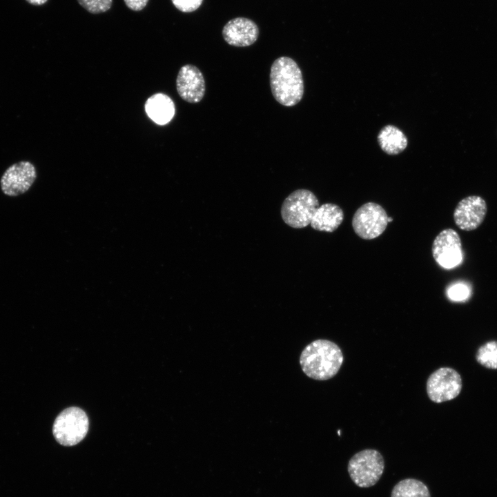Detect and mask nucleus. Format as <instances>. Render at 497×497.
<instances>
[{
  "mask_svg": "<svg viewBox=\"0 0 497 497\" xmlns=\"http://www.w3.org/2000/svg\"><path fill=\"white\" fill-rule=\"evenodd\" d=\"M88 418L81 409L72 407L62 411L52 426L53 436L60 445L73 446L81 442L88 431Z\"/></svg>",
  "mask_w": 497,
  "mask_h": 497,
  "instance_id": "nucleus-5",
  "label": "nucleus"
},
{
  "mask_svg": "<svg viewBox=\"0 0 497 497\" xmlns=\"http://www.w3.org/2000/svg\"><path fill=\"white\" fill-rule=\"evenodd\" d=\"M145 110L148 116L156 124L164 125L168 123L175 115V104L171 98L163 93H156L150 97Z\"/></svg>",
  "mask_w": 497,
  "mask_h": 497,
  "instance_id": "nucleus-14",
  "label": "nucleus"
},
{
  "mask_svg": "<svg viewBox=\"0 0 497 497\" xmlns=\"http://www.w3.org/2000/svg\"><path fill=\"white\" fill-rule=\"evenodd\" d=\"M225 41L233 46L246 47L253 44L259 36L257 24L250 19L237 17L228 21L223 28Z\"/></svg>",
  "mask_w": 497,
  "mask_h": 497,
  "instance_id": "nucleus-12",
  "label": "nucleus"
},
{
  "mask_svg": "<svg viewBox=\"0 0 497 497\" xmlns=\"http://www.w3.org/2000/svg\"><path fill=\"white\" fill-rule=\"evenodd\" d=\"M476 359L486 368L497 369V342L489 341L482 345L477 351Z\"/></svg>",
  "mask_w": 497,
  "mask_h": 497,
  "instance_id": "nucleus-17",
  "label": "nucleus"
},
{
  "mask_svg": "<svg viewBox=\"0 0 497 497\" xmlns=\"http://www.w3.org/2000/svg\"><path fill=\"white\" fill-rule=\"evenodd\" d=\"M469 289L464 284H456L449 288L447 295L453 301L460 302L469 297Z\"/></svg>",
  "mask_w": 497,
  "mask_h": 497,
  "instance_id": "nucleus-19",
  "label": "nucleus"
},
{
  "mask_svg": "<svg viewBox=\"0 0 497 497\" xmlns=\"http://www.w3.org/2000/svg\"><path fill=\"white\" fill-rule=\"evenodd\" d=\"M126 6L132 10L139 11L147 5L148 0H124Z\"/></svg>",
  "mask_w": 497,
  "mask_h": 497,
  "instance_id": "nucleus-21",
  "label": "nucleus"
},
{
  "mask_svg": "<svg viewBox=\"0 0 497 497\" xmlns=\"http://www.w3.org/2000/svg\"><path fill=\"white\" fill-rule=\"evenodd\" d=\"M392 220H393V219H392L391 217H388V222H391Z\"/></svg>",
  "mask_w": 497,
  "mask_h": 497,
  "instance_id": "nucleus-23",
  "label": "nucleus"
},
{
  "mask_svg": "<svg viewBox=\"0 0 497 497\" xmlns=\"http://www.w3.org/2000/svg\"><path fill=\"white\" fill-rule=\"evenodd\" d=\"M343 220L342 208L337 204L327 203L318 208L310 225L316 231L331 233L338 228Z\"/></svg>",
  "mask_w": 497,
  "mask_h": 497,
  "instance_id": "nucleus-13",
  "label": "nucleus"
},
{
  "mask_svg": "<svg viewBox=\"0 0 497 497\" xmlns=\"http://www.w3.org/2000/svg\"><path fill=\"white\" fill-rule=\"evenodd\" d=\"M391 497H431L428 487L422 481L406 478L392 489Z\"/></svg>",
  "mask_w": 497,
  "mask_h": 497,
  "instance_id": "nucleus-16",
  "label": "nucleus"
},
{
  "mask_svg": "<svg viewBox=\"0 0 497 497\" xmlns=\"http://www.w3.org/2000/svg\"><path fill=\"white\" fill-rule=\"evenodd\" d=\"M176 88L185 101L191 104L201 101L205 93V81L200 70L192 64L182 66L176 78Z\"/></svg>",
  "mask_w": 497,
  "mask_h": 497,
  "instance_id": "nucleus-11",
  "label": "nucleus"
},
{
  "mask_svg": "<svg viewBox=\"0 0 497 497\" xmlns=\"http://www.w3.org/2000/svg\"><path fill=\"white\" fill-rule=\"evenodd\" d=\"M378 141L381 149L388 155H397L402 152L408 144L403 132L392 125L385 126L381 129Z\"/></svg>",
  "mask_w": 497,
  "mask_h": 497,
  "instance_id": "nucleus-15",
  "label": "nucleus"
},
{
  "mask_svg": "<svg viewBox=\"0 0 497 497\" xmlns=\"http://www.w3.org/2000/svg\"><path fill=\"white\" fill-rule=\"evenodd\" d=\"M171 1L179 10L183 12H191L199 8L203 0H171Z\"/></svg>",
  "mask_w": 497,
  "mask_h": 497,
  "instance_id": "nucleus-20",
  "label": "nucleus"
},
{
  "mask_svg": "<svg viewBox=\"0 0 497 497\" xmlns=\"http://www.w3.org/2000/svg\"><path fill=\"white\" fill-rule=\"evenodd\" d=\"M319 206L318 199L313 192L304 188L298 189L284 200L281 216L288 226L302 228L310 224Z\"/></svg>",
  "mask_w": 497,
  "mask_h": 497,
  "instance_id": "nucleus-3",
  "label": "nucleus"
},
{
  "mask_svg": "<svg viewBox=\"0 0 497 497\" xmlns=\"http://www.w3.org/2000/svg\"><path fill=\"white\" fill-rule=\"evenodd\" d=\"M343 362L340 348L333 342L319 339L309 344L302 351L300 363L309 378L326 380L337 374Z\"/></svg>",
  "mask_w": 497,
  "mask_h": 497,
  "instance_id": "nucleus-1",
  "label": "nucleus"
},
{
  "mask_svg": "<svg viewBox=\"0 0 497 497\" xmlns=\"http://www.w3.org/2000/svg\"><path fill=\"white\" fill-rule=\"evenodd\" d=\"M384 460L376 449H367L354 454L348 462L347 469L352 481L359 487L375 485L381 478Z\"/></svg>",
  "mask_w": 497,
  "mask_h": 497,
  "instance_id": "nucleus-4",
  "label": "nucleus"
},
{
  "mask_svg": "<svg viewBox=\"0 0 497 497\" xmlns=\"http://www.w3.org/2000/svg\"><path fill=\"white\" fill-rule=\"evenodd\" d=\"M431 251L435 261L444 269H452L462 260V242L452 228L442 230L433 242Z\"/></svg>",
  "mask_w": 497,
  "mask_h": 497,
  "instance_id": "nucleus-8",
  "label": "nucleus"
},
{
  "mask_svg": "<svg viewBox=\"0 0 497 497\" xmlns=\"http://www.w3.org/2000/svg\"><path fill=\"white\" fill-rule=\"evenodd\" d=\"M26 1L31 4L39 6V5L44 4L48 0H26Z\"/></svg>",
  "mask_w": 497,
  "mask_h": 497,
  "instance_id": "nucleus-22",
  "label": "nucleus"
},
{
  "mask_svg": "<svg viewBox=\"0 0 497 497\" xmlns=\"http://www.w3.org/2000/svg\"><path fill=\"white\" fill-rule=\"evenodd\" d=\"M36 178L35 166L30 162L21 161L6 170L1 178V188L6 195L16 197L28 191Z\"/></svg>",
  "mask_w": 497,
  "mask_h": 497,
  "instance_id": "nucleus-9",
  "label": "nucleus"
},
{
  "mask_svg": "<svg viewBox=\"0 0 497 497\" xmlns=\"http://www.w3.org/2000/svg\"><path fill=\"white\" fill-rule=\"evenodd\" d=\"M387 212L380 204L367 202L355 211L352 219L355 233L364 240H372L380 235L388 224Z\"/></svg>",
  "mask_w": 497,
  "mask_h": 497,
  "instance_id": "nucleus-6",
  "label": "nucleus"
},
{
  "mask_svg": "<svg viewBox=\"0 0 497 497\" xmlns=\"http://www.w3.org/2000/svg\"><path fill=\"white\" fill-rule=\"evenodd\" d=\"M79 3L87 11L92 14H99L108 10L113 0H77Z\"/></svg>",
  "mask_w": 497,
  "mask_h": 497,
  "instance_id": "nucleus-18",
  "label": "nucleus"
},
{
  "mask_svg": "<svg viewBox=\"0 0 497 497\" xmlns=\"http://www.w3.org/2000/svg\"><path fill=\"white\" fill-rule=\"evenodd\" d=\"M487 211V204L483 197L478 195L466 197L458 203L454 209V222L461 230H475L483 222Z\"/></svg>",
  "mask_w": 497,
  "mask_h": 497,
  "instance_id": "nucleus-10",
  "label": "nucleus"
},
{
  "mask_svg": "<svg viewBox=\"0 0 497 497\" xmlns=\"http://www.w3.org/2000/svg\"><path fill=\"white\" fill-rule=\"evenodd\" d=\"M270 86L275 99L290 107L298 104L304 94V81L300 68L291 58L282 56L271 67Z\"/></svg>",
  "mask_w": 497,
  "mask_h": 497,
  "instance_id": "nucleus-2",
  "label": "nucleus"
},
{
  "mask_svg": "<svg viewBox=\"0 0 497 497\" xmlns=\"http://www.w3.org/2000/svg\"><path fill=\"white\" fill-rule=\"evenodd\" d=\"M426 388L429 399L440 403L451 400L459 395L462 389V379L456 370L442 367L429 376Z\"/></svg>",
  "mask_w": 497,
  "mask_h": 497,
  "instance_id": "nucleus-7",
  "label": "nucleus"
}]
</instances>
